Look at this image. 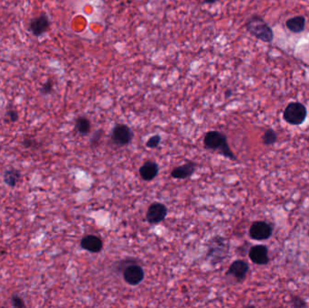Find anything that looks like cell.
Segmentation results:
<instances>
[{
	"mask_svg": "<svg viewBox=\"0 0 309 308\" xmlns=\"http://www.w3.org/2000/svg\"><path fill=\"white\" fill-rule=\"evenodd\" d=\"M291 306L293 308H307V303L306 301L298 297H293L291 299Z\"/></svg>",
	"mask_w": 309,
	"mask_h": 308,
	"instance_id": "cell-20",
	"label": "cell"
},
{
	"mask_svg": "<svg viewBox=\"0 0 309 308\" xmlns=\"http://www.w3.org/2000/svg\"><path fill=\"white\" fill-rule=\"evenodd\" d=\"M249 257L256 265H267L270 262L269 249L264 245L253 246L249 251Z\"/></svg>",
	"mask_w": 309,
	"mask_h": 308,
	"instance_id": "cell-9",
	"label": "cell"
},
{
	"mask_svg": "<svg viewBox=\"0 0 309 308\" xmlns=\"http://www.w3.org/2000/svg\"><path fill=\"white\" fill-rule=\"evenodd\" d=\"M50 26V21L49 18L45 15L42 14L39 17H34L29 25V29L33 33L34 36L39 37L41 35L47 32Z\"/></svg>",
	"mask_w": 309,
	"mask_h": 308,
	"instance_id": "cell-10",
	"label": "cell"
},
{
	"mask_svg": "<svg viewBox=\"0 0 309 308\" xmlns=\"http://www.w3.org/2000/svg\"><path fill=\"white\" fill-rule=\"evenodd\" d=\"M140 174L143 180L151 181L158 176V166L153 161H147L140 169Z\"/></svg>",
	"mask_w": 309,
	"mask_h": 308,
	"instance_id": "cell-14",
	"label": "cell"
},
{
	"mask_svg": "<svg viewBox=\"0 0 309 308\" xmlns=\"http://www.w3.org/2000/svg\"><path fill=\"white\" fill-rule=\"evenodd\" d=\"M249 265L246 261L242 260V259H238L235 260L234 262L231 263L230 268L227 271V275L232 276L237 281L241 282L245 280L248 272H249Z\"/></svg>",
	"mask_w": 309,
	"mask_h": 308,
	"instance_id": "cell-11",
	"label": "cell"
},
{
	"mask_svg": "<svg viewBox=\"0 0 309 308\" xmlns=\"http://www.w3.org/2000/svg\"><path fill=\"white\" fill-rule=\"evenodd\" d=\"M246 28L250 34L264 43H271L274 33L268 23L259 15H253L246 22Z\"/></svg>",
	"mask_w": 309,
	"mask_h": 308,
	"instance_id": "cell-2",
	"label": "cell"
},
{
	"mask_svg": "<svg viewBox=\"0 0 309 308\" xmlns=\"http://www.w3.org/2000/svg\"><path fill=\"white\" fill-rule=\"evenodd\" d=\"M54 91V84L51 80L46 81L45 83L43 84L42 88H41V92L44 94V95H48L50 94Z\"/></svg>",
	"mask_w": 309,
	"mask_h": 308,
	"instance_id": "cell-21",
	"label": "cell"
},
{
	"mask_svg": "<svg viewBox=\"0 0 309 308\" xmlns=\"http://www.w3.org/2000/svg\"><path fill=\"white\" fill-rule=\"evenodd\" d=\"M204 147L207 149L216 151L225 157L231 160H236L235 154L231 151L228 144L227 137L225 134L219 131H209L203 138Z\"/></svg>",
	"mask_w": 309,
	"mask_h": 308,
	"instance_id": "cell-1",
	"label": "cell"
},
{
	"mask_svg": "<svg viewBox=\"0 0 309 308\" xmlns=\"http://www.w3.org/2000/svg\"><path fill=\"white\" fill-rule=\"evenodd\" d=\"M6 116H7V118L9 119L10 121L12 122H16L17 120H18V113H17L16 110H14V109H10V110H8L7 112H6Z\"/></svg>",
	"mask_w": 309,
	"mask_h": 308,
	"instance_id": "cell-23",
	"label": "cell"
},
{
	"mask_svg": "<svg viewBox=\"0 0 309 308\" xmlns=\"http://www.w3.org/2000/svg\"><path fill=\"white\" fill-rule=\"evenodd\" d=\"M249 233L253 240H268L273 234V227L271 224L267 222L257 221L252 224Z\"/></svg>",
	"mask_w": 309,
	"mask_h": 308,
	"instance_id": "cell-4",
	"label": "cell"
},
{
	"mask_svg": "<svg viewBox=\"0 0 309 308\" xmlns=\"http://www.w3.org/2000/svg\"><path fill=\"white\" fill-rule=\"evenodd\" d=\"M160 141H161V137L159 135H155L147 140L146 146L148 149H156L159 145Z\"/></svg>",
	"mask_w": 309,
	"mask_h": 308,
	"instance_id": "cell-19",
	"label": "cell"
},
{
	"mask_svg": "<svg viewBox=\"0 0 309 308\" xmlns=\"http://www.w3.org/2000/svg\"><path fill=\"white\" fill-rule=\"evenodd\" d=\"M261 138H262V142H263L264 145H266V146H272L278 140V134H277V132L275 130L269 128V129H267L264 132V134H263V136H262Z\"/></svg>",
	"mask_w": 309,
	"mask_h": 308,
	"instance_id": "cell-18",
	"label": "cell"
},
{
	"mask_svg": "<svg viewBox=\"0 0 309 308\" xmlns=\"http://www.w3.org/2000/svg\"><path fill=\"white\" fill-rule=\"evenodd\" d=\"M287 28L295 34L302 33L306 27V18L303 16H298L287 19L286 22Z\"/></svg>",
	"mask_w": 309,
	"mask_h": 308,
	"instance_id": "cell-15",
	"label": "cell"
},
{
	"mask_svg": "<svg viewBox=\"0 0 309 308\" xmlns=\"http://www.w3.org/2000/svg\"><path fill=\"white\" fill-rule=\"evenodd\" d=\"M307 116L308 109L304 104L300 103H289L283 112L284 120L293 126L303 124L304 121L307 119Z\"/></svg>",
	"mask_w": 309,
	"mask_h": 308,
	"instance_id": "cell-3",
	"label": "cell"
},
{
	"mask_svg": "<svg viewBox=\"0 0 309 308\" xmlns=\"http://www.w3.org/2000/svg\"><path fill=\"white\" fill-rule=\"evenodd\" d=\"M81 247L85 251L97 253L102 250L103 244L99 237H97L95 235H87L81 240Z\"/></svg>",
	"mask_w": 309,
	"mask_h": 308,
	"instance_id": "cell-12",
	"label": "cell"
},
{
	"mask_svg": "<svg viewBox=\"0 0 309 308\" xmlns=\"http://www.w3.org/2000/svg\"><path fill=\"white\" fill-rule=\"evenodd\" d=\"M133 138V132L130 127L124 124L115 126L112 130L113 142L118 146L129 145Z\"/></svg>",
	"mask_w": 309,
	"mask_h": 308,
	"instance_id": "cell-6",
	"label": "cell"
},
{
	"mask_svg": "<svg viewBox=\"0 0 309 308\" xmlns=\"http://www.w3.org/2000/svg\"><path fill=\"white\" fill-rule=\"evenodd\" d=\"M218 0H204L205 4H214L215 2H217Z\"/></svg>",
	"mask_w": 309,
	"mask_h": 308,
	"instance_id": "cell-24",
	"label": "cell"
},
{
	"mask_svg": "<svg viewBox=\"0 0 309 308\" xmlns=\"http://www.w3.org/2000/svg\"><path fill=\"white\" fill-rule=\"evenodd\" d=\"M144 270L140 266L134 263H130L129 266L124 268L123 278L124 280L131 285H139L142 280H144Z\"/></svg>",
	"mask_w": 309,
	"mask_h": 308,
	"instance_id": "cell-5",
	"label": "cell"
},
{
	"mask_svg": "<svg viewBox=\"0 0 309 308\" xmlns=\"http://www.w3.org/2000/svg\"><path fill=\"white\" fill-rule=\"evenodd\" d=\"M12 305L15 307V308H26V304L24 302L23 298L17 296V295H14L11 297Z\"/></svg>",
	"mask_w": 309,
	"mask_h": 308,
	"instance_id": "cell-22",
	"label": "cell"
},
{
	"mask_svg": "<svg viewBox=\"0 0 309 308\" xmlns=\"http://www.w3.org/2000/svg\"><path fill=\"white\" fill-rule=\"evenodd\" d=\"M21 177V173L15 169V168H10L7 169L4 173V182L6 183L8 186L10 187H15L18 183V181L20 180Z\"/></svg>",
	"mask_w": 309,
	"mask_h": 308,
	"instance_id": "cell-16",
	"label": "cell"
},
{
	"mask_svg": "<svg viewBox=\"0 0 309 308\" xmlns=\"http://www.w3.org/2000/svg\"><path fill=\"white\" fill-rule=\"evenodd\" d=\"M75 128L82 135H88L90 131V121L85 117H79L75 121Z\"/></svg>",
	"mask_w": 309,
	"mask_h": 308,
	"instance_id": "cell-17",
	"label": "cell"
},
{
	"mask_svg": "<svg viewBox=\"0 0 309 308\" xmlns=\"http://www.w3.org/2000/svg\"><path fill=\"white\" fill-rule=\"evenodd\" d=\"M168 214V209L160 203H155L148 207L146 211V220L151 224H158L165 220Z\"/></svg>",
	"mask_w": 309,
	"mask_h": 308,
	"instance_id": "cell-8",
	"label": "cell"
},
{
	"mask_svg": "<svg viewBox=\"0 0 309 308\" xmlns=\"http://www.w3.org/2000/svg\"><path fill=\"white\" fill-rule=\"evenodd\" d=\"M214 241L216 240V246L214 243L211 244L210 250H209L208 256L212 257L213 259L216 258L215 263L221 262L228 254L229 251V243L226 241L225 239L222 237H216Z\"/></svg>",
	"mask_w": 309,
	"mask_h": 308,
	"instance_id": "cell-7",
	"label": "cell"
},
{
	"mask_svg": "<svg viewBox=\"0 0 309 308\" xmlns=\"http://www.w3.org/2000/svg\"><path fill=\"white\" fill-rule=\"evenodd\" d=\"M196 168H197V164L192 161H188L185 165L175 167L172 171L171 176L175 179H186L191 177L194 172L196 171Z\"/></svg>",
	"mask_w": 309,
	"mask_h": 308,
	"instance_id": "cell-13",
	"label": "cell"
}]
</instances>
